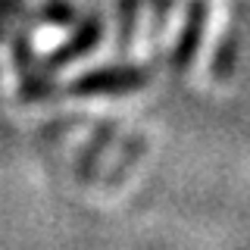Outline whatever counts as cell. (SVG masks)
I'll return each instance as SVG.
<instances>
[{
	"label": "cell",
	"mask_w": 250,
	"mask_h": 250,
	"mask_svg": "<svg viewBox=\"0 0 250 250\" xmlns=\"http://www.w3.org/2000/svg\"><path fill=\"white\" fill-rule=\"evenodd\" d=\"M153 72L147 66H135V62H113V66L88 69L84 75L72 78L66 84V94L72 97H97V94H131L141 91Z\"/></svg>",
	"instance_id": "obj_1"
},
{
	"label": "cell",
	"mask_w": 250,
	"mask_h": 250,
	"mask_svg": "<svg viewBox=\"0 0 250 250\" xmlns=\"http://www.w3.org/2000/svg\"><path fill=\"white\" fill-rule=\"evenodd\" d=\"M207 22H209V0H188L182 31H178V41L172 47V72L175 75H185L191 62L197 60L200 41L207 35Z\"/></svg>",
	"instance_id": "obj_2"
},
{
	"label": "cell",
	"mask_w": 250,
	"mask_h": 250,
	"mask_svg": "<svg viewBox=\"0 0 250 250\" xmlns=\"http://www.w3.org/2000/svg\"><path fill=\"white\" fill-rule=\"evenodd\" d=\"M100 41H104V19L91 13V16H84V19L78 22L75 31L57 47V50L47 53L44 69H47V72H60V69H66V66H69V62L88 57V53H91Z\"/></svg>",
	"instance_id": "obj_3"
},
{
	"label": "cell",
	"mask_w": 250,
	"mask_h": 250,
	"mask_svg": "<svg viewBox=\"0 0 250 250\" xmlns=\"http://www.w3.org/2000/svg\"><path fill=\"white\" fill-rule=\"evenodd\" d=\"M113 138H116V119H104L94 128V135L88 138L84 150L78 153V160H75V178L82 185L94 182V175H97V169H100V160H104V153H106V147H109Z\"/></svg>",
	"instance_id": "obj_4"
},
{
	"label": "cell",
	"mask_w": 250,
	"mask_h": 250,
	"mask_svg": "<svg viewBox=\"0 0 250 250\" xmlns=\"http://www.w3.org/2000/svg\"><path fill=\"white\" fill-rule=\"evenodd\" d=\"M144 150H147V138L141 135V131L128 135L125 144H122V150H119V156H116V163L106 169V175L100 178V188H104V191H116V188H122L125 178H128V172L135 169V163L144 156Z\"/></svg>",
	"instance_id": "obj_5"
},
{
	"label": "cell",
	"mask_w": 250,
	"mask_h": 250,
	"mask_svg": "<svg viewBox=\"0 0 250 250\" xmlns=\"http://www.w3.org/2000/svg\"><path fill=\"white\" fill-rule=\"evenodd\" d=\"M234 57H238V28H234V22H231V25L219 35V44H216V53H213V66H209L216 82H225V78L231 75Z\"/></svg>",
	"instance_id": "obj_6"
},
{
	"label": "cell",
	"mask_w": 250,
	"mask_h": 250,
	"mask_svg": "<svg viewBox=\"0 0 250 250\" xmlns=\"http://www.w3.org/2000/svg\"><path fill=\"white\" fill-rule=\"evenodd\" d=\"M144 0H119V35H116V53H128L135 44V28H138V10Z\"/></svg>",
	"instance_id": "obj_7"
},
{
	"label": "cell",
	"mask_w": 250,
	"mask_h": 250,
	"mask_svg": "<svg viewBox=\"0 0 250 250\" xmlns=\"http://www.w3.org/2000/svg\"><path fill=\"white\" fill-rule=\"evenodd\" d=\"M38 19L47 22V25H57V28H66L75 22V10L66 3V0H50V3L44 6L41 13H38Z\"/></svg>",
	"instance_id": "obj_8"
},
{
	"label": "cell",
	"mask_w": 250,
	"mask_h": 250,
	"mask_svg": "<svg viewBox=\"0 0 250 250\" xmlns=\"http://www.w3.org/2000/svg\"><path fill=\"white\" fill-rule=\"evenodd\" d=\"M175 6V0H153V22H150V47H156L163 41V31L169 25V13Z\"/></svg>",
	"instance_id": "obj_9"
},
{
	"label": "cell",
	"mask_w": 250,
	"mask_h": 250,
	"mask_svg": "<svg viewBox=\"0 0 250 250\" xmlns=\"http://www.w3.org/2000/svg\"><path fill=\"white\" fill-rule=\"evenodd\" d=\"M13 60H16V69H19V72L28 69V62H31V38L25 31H19L16 41H13Z\"/></svg>",
	"instance_id": "obj_10"
}]
</instances>
